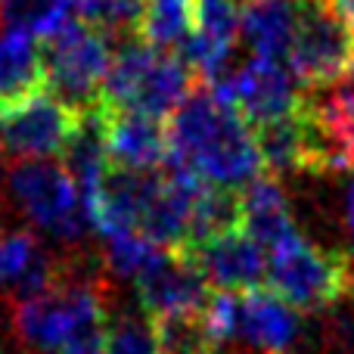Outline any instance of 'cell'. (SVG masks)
Returning <instances> with one entry per match:
<instances>
[{"instance_id":"obj_12","label":"cell","mask_w":354,"mask_h":354,"mask_svg":"<svg viewBox=\"0 0 354 354\" xmlns=\"http://www.w3.org/2000/svg\"><path fill=\"white\" fill-rule=\"evenodd\" d=\"M41 93H50V87L37 37L22 28H0V115Z\"/></svg>"},{"instance_id":"obj_16","label":"cell","mask_w":354,"mask_h":354,"mask_svg":"<svg viewBox=\"0 0 354 354\" xmlns=\"http://www.w3.org/2000/svg\"><path fill=\"white\" fill-rule=\"evenodd\" d=\"M196 25V0H147L140 19V37L153 50L174 53L189 41Z\"/></svg>"},{"instance_id":"obj_21","label":"cell","mask_w":354,"mask_h":354,"mask_svg":"<svg viewBox=\"0 0 354 354\" xmlns=\"http://www.w3.org/2000/svg\"><path fill=\"white\" fill-rule=\"evenodd\" d=\"M41 249L44 245L28 230L0 233V286L16 289L22 283V277L31 270L35 258L41 255Z\"/></svg>"},{"instance_id":"obj_14","label":"cell","mask_w":354,"mask_h":354,"mask_svg":"<svg viewBox=\"0 0 354 354\" xmlns=\"http://www.w3.org/2000/svg\"><path fill=\"white\" fill-rule=\"evenodd\" d=\"M245 224V208L243 193L230 187H218V183H205L196 196L193 208H189V227H187V245L180 252L202 249L205 243L227 236V233L243 230Z\"/></svg>"},{"instance_id":"obj_19","label":"cell","mask_w":354,"mask_h":354,"mask_svg":"<svg viewBox=\"0 0 354 354\" xmlns=\"http://www.w3.org/2000/svg\"><path fill=\"white\" fill-rule=\"evenodd\" d=\"M165 249L149 243L143 233H118V236H106V270L112 277H124V280H137L156 258Z\"/></svg>"},{"instance_id":"obj_8","label":"cell","mask_w":354,"mask_h":354,"mask_svg":"<svg viewBox=\"0 0 354 354\" xmlns=\"http://www.w3.org/2000/svg\"><path fill=\"white\" fill-rule=\"evenodd\" d=\"M84 112L72 109L53 93L0 115V149L10 159H53L68 149L81 131Z\"/></svg>"},{"instance_id":"obj_23","label":"cell","mask_w":354,"mask_h":354,"mask_svg":"<svg viewBox=\"0 0 354 354\" xmlns=\"http://www.w3.org/2000/svg\"><path fill=\"white\" fill-rule=\"evenodd\" d=\"M339 3H342V6H345V12H348V19H351V22H354V0H339Z\"/></svg>"},{"instance_id":"obj_18","label":"cell","mask_w":354,"mask_h":354,"mask_svg":"<svg viewBox=\"0 0 354 354\" xmlns=\"http://www.w3.org/2000/svg\"><path fill=\"white\" fill-rule=\"evenodd\" d=\"M106 354H162L156 324L140 308H112L106 324Z\"/></svg>"},{"instance_id":"obj_11","label":"cell","mask_w":354,"mask_h":354,"mask_svg":"<svg viewBox=\"0 0 354 354\" xmlns=\"http://www.w3.org/2000/svg\"><path fill=\"white\" fill-rule=\"evenodd\" d=\"M183 255L193 258L205 274L208 286L221 289V292H252V289H261L264 277H268L264 245L245 230L227 233V236L205 243L202 249L183 252Z\"/></svg>"},{"instance_id":"obj_9","label":"cell","mask_w":354,"mask_h":354,"mask_svg":"<svg viewBox=\"0 0 354 354\" xmlns=\"http://www.w3.org/2000/svg\"><path fill=\"white\" fill-rule=\"evenodd\" d=\"M140 311L153 324L171 317H196L214 289H208L199 264L183 252H162L147 270L134 280Z\"/></svg>"},{"instance_id":"obj_1","label":"cell","mask_w":354,"mask_h":354,"mask_svg":"<svg viewBox=\"0 0 354 354\" xmlns=\"http://www.w3.org/2000/svg\"><path fill=\"white\" fill-rule=\"evenodd\" d=\"M168 159L218 187H249L264 162L245 118L221 103L205 84H196L187 103L168 122Z\"/></svg>"},{"instance_id":"obj_20","label":"cell","mask_w":354,"mask_h":354,"mask_svg":"<svg viewBox=\"0 0 354 354\" xmlns=\"http://www.w3.org/2000/svg\"><path fill=\"white\" fill-rule=\"evenodd\" d=\"M199 317H202V330H205V336H208V342H212L214 354H221L239 339L243 299H239L236 292H221V289H214Z\"/></svg>"},{"instance_id":"obj_6","label":"cell","mask_w":354,"mask_h":354,"mask_svg":"<svg viewBox=\"0 0 354 354\" xmlns=\"http://www.w3.org/2000/svg\"><path fill=\"white\" fill-rule=\"evenodd\" d=\"M47 87L53 97L78 112H91L103 100V87L112 68L109 37L84 22H68L56 37L44 41Z\"/></svg>"},{"instance_id":"obj_15","label":"cell","mask_w":354,"mask_h":354,"mask_svg":"<svg viewBox=\"0 0 354 354\" xmlns=\"http://www.w3.org/2000/svg\"><path fill=\"white\" fill-rule=\"evenodd\" d=\"M245 224L243 230L255 236L264 249H274L286 233H292V208H289L286 189L270 174H261L243 189Z\"/></svg>"},{"instance_id":"obj_10","label":"cell","mask_w":354,"mask_h":354,"mask_svg":"<svg viewBox=\"0 0 354 354\" xmlns=\"http://www.w3.org/2000/svg\"><path fill=\"white\" fill-rule=\"evenodd\" d=\"M103 115V140L109 162L128 171H159L168 162V128L162 118L143 115L131 109H106L97 106Z\"/></svg>"},{"instance_id":"obj_3","label":"cell","mask_w":354,"mask_h":354,"mask_svg":"<svg viewBox=\"0 0 354 354\" xmlns=\"http://www.w3.org/2000/svg\"><path fill=\"white\" fill-rule=\"evenodd\" d=\"M10 199L31 227L62 243H81L93 230L75 177L53 159H10L3 171Z\"/></svg>"},{"instance_id":"obj_4","label":"cell","mask_w":354,"mask_h":354,"mask_svg":"<svg viewBox=\"0 0 354 354\" xmlns=\"http://www.w3.org/2000/svg\"><path fill=\"white\" fill-rule=\"evenodd\" d=\"M268 283L295 311H330L351 295V255L326 252L292 230L270 249Z\"/></svg>"},{"instance_id":"obj_17","label":"cell","mask_w":354,"mask_h":354,"mask_svg":"<svg viewBox=\"0 0 354 354\" xmlns=\"http://www.w3.org/2000/svg\"><path fill=\"white\" fill-rule=\"evenodd\" d=\"M68 12L72 0H0V28H22L50 41L72 22Z\"/></svg>"},{"instance_id":"obj_13","label":"cell","mask_w":354,"mask_h":354,"mask_svg":"<svg viewBox=\"0 0 354 354\" xmlns=\"http://www.w3.org/2000/svg\"><path fill=\"white\" fill-rule=\"evenodd\" d=\"M299 28V0H249L243 10V31L258 59L289 66Z\"/></svg>"},{"instance_id":"obj_7","label":"cell","mask_w":354,"mask_h":354,"mask_svg":"<svg viewBox=\"0 0 354 354\" xmlns=\"http://www.w3.org/2000/svg\"><path fill=\"white\" fill-rule=\"evenodd\" d=\"M208 91L221 100V103L233 106L239 115L245 118L249 128L268 122H280L295 112L305 109L308 97L301 91V84L295 81V75L289 72V66L268 59H249L245 66L233 68L230 75L212 84Z\"/></svg>"},{"instance_id":"obj_5","label":"cell","mask_w":354,"mask_h":354,"mask_svg":"<svg viewBox=\"0 0 354 354\" xmlns=\"http://www.w3.org/2000/svg\"><path fill=\"white\" fill-rule=\"evenodd\" d=\"M289 72L301 91H330L354 75V22L339 0H299Z\"/></svg>"},{"instance_id":"obj_22","label":"cell","mask_w":354,"mask_h":354,"mask_svg":"<svg viewBox=\"0 0 354 354\" xmlns=\"http://www.w3.org/2000/svg\"><path fill=\"white\" fill-rule=\"evenodd\" d=\"M345 221H348V230L354 236V180L348 183V189H345Z\"/></svg>"},{"instance_id":"obj_2","label":"cell","mask_w":354,"mask_h":354,"mask_svg":"<svg viewBox=\"0 0 354 354\" xmlns=\"http://www.w3.org/2000/svg\"><path fill=\"white\" fill-rule=\"evenodd\" d=\"M196 75L177 53L153 50L143 41H118L100 106L131 109L153 118L174 115L196 91Z\"/></svg>"}]
</instances>
